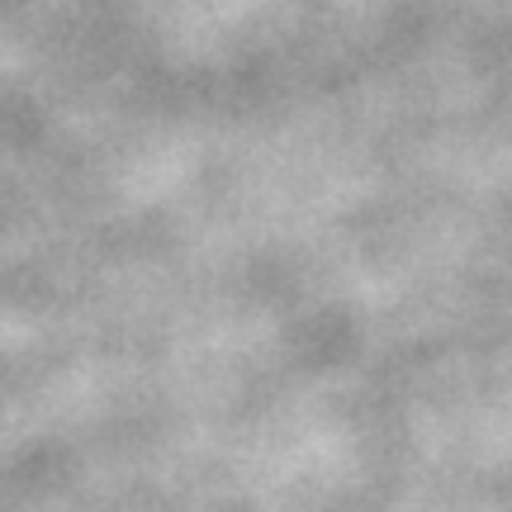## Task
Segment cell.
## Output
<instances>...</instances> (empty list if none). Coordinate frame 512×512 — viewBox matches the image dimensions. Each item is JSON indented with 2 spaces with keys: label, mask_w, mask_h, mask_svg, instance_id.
<instances>
[]
</instances>
